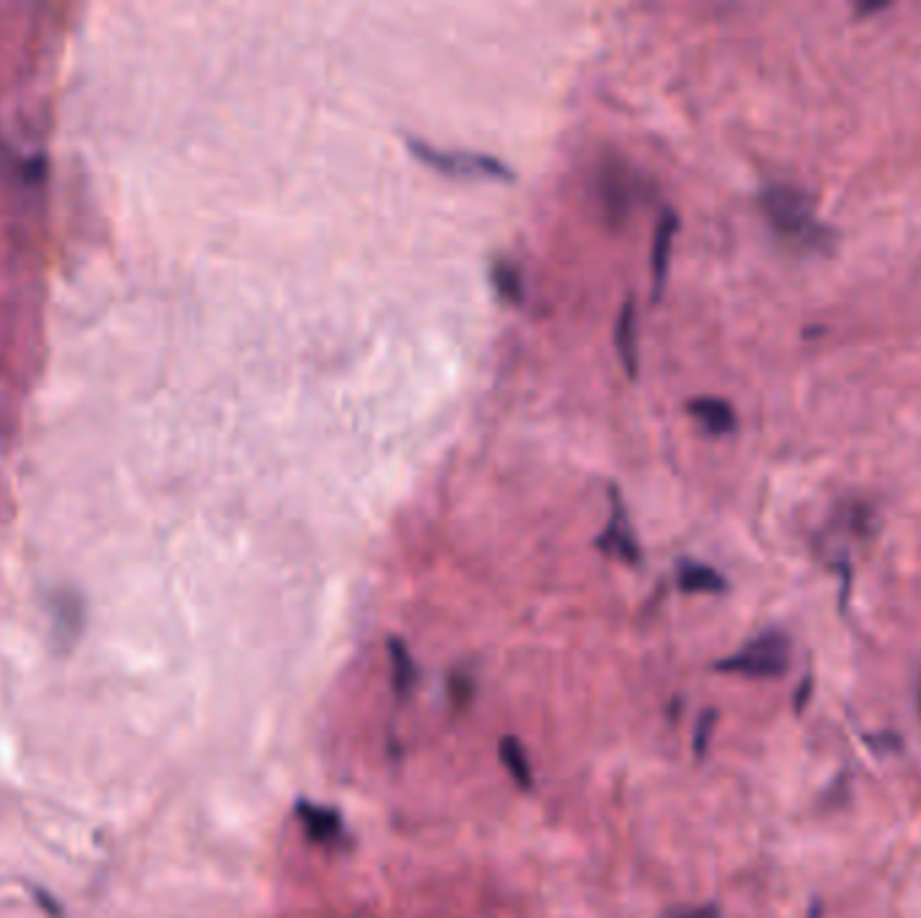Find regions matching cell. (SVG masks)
Here are the masks:
<instances>
[{
  "instance_id": "6da1fadb",
  "label": "cell",
  "mask_w": 921,
  "mask_h": 918,
  "mask_svg": "<svg viewBox=\"0 0 921 918\" xmlns=\"http://www.w3.org/2000/svg\"><path fill=\"white\" fill-rule=\"evenodd\" d=\"M758 205L768 227L792 249L811 254H825L833 249V229L816 216V203L805 189L792 183H768L760 192Z\"/></svg>"
},
{
  "instance_id": "7a4b0ae2",
  "label": "cell",
  "mask_w": 921,
  "mask_h": 918,
  "mask_svg": "<svg viewBox=\"0 0 921 918\" xmlns=\"http://www.w3.org/2000/svg\"><path fill=\"white\" fill-rule=\"evenodd\" d=\"M408 146L417 162L437 170L439 176L456 178V181H512L514 173L505 159L483 152H450L437 148L417 137H408Z\"/></svg>"
},
{
  "instance_id": "3957f363",
  "label": "cell",
  "mask_w": 921,
  "mask_h": 918,
  "mask_svg": "<svg viewBox=\"0 0 921 918\" xmlns=\"http://www.w3.org/2000/svg\"><path fill=\"white\" fill-rule=\"evenodd\" d=\"M644 178L620 157H606L596 170V200L611 224L626 221L644 200Z\"/></svg>"
},
{
  "instance_id": "277c9868",
  "label": "cell",
  "mask_w": 921,
  "mask_h": 918,
  "mask_svg": "<svg viewBox=\"0 0 921 918\" xmlns=\"http://www.w3.org/2000/svg\"><path fill=\"white\" fill-rule=\"evenodd\" d=\"M714 668L725 671V674L774 679V676H781L789 668V639L779 630H765V633L743 644L734 655L719 660Z\"/></svg>"
},
{
  "instance_id": "5b68a950",
  "label": "cell",
  "mask_w": 921,
  "mask_h": 918,
  "mask_svg": "<svg viewBox=\"0 0 921 918\" xmlns=\"http://www.w3.org/2000/svg\"><path fill=\"white\" fill-rule=\"evenodd\" d=\"M609 520H606V528L598 533L596 547L604 555H611V558H620L622 564H642V549H639L637 533H633L631 520H628L626 502H622L620 491L615 485L609 487Z\"/></svg>"
},
{
  "instance_id": "8992f818",
  "label": "cell",
  "mask_w": 921,
  "mask_h": 918,
  "mask_svg": "<svg viewBox=\"0 0 921 918\" xmlns=\"http://www.w3.org/2000/svg\"><path fill=\"white\" fill-rule=\"evenodd\" d=\"M679 216L671 208H663L661 219H657L655 238H652V300H661L663 286H666L668 275V259H671L674 238H677Z\"/></svg>"
},
{
  "instance_id": "52a82bcc",
  "label": "cell",
  "mask_w": 921,
  "mask_h": 918,
  "mask_svg": "<svg viewBox=\"0 0 921 918\" xmlns=\"http://www.w3.org/2000/svg\"><path fill=\"white\" fill-rule=\"evenodd\" d=\"M688 412L712 437H725V434H734L738 428L734 404L719 399V396H698L688 404Z\"/></svg>"
},
{
  "instance_id": "ba28073f",
  "label": "cell",
  "mask_w": 921,
  "mask_h": 918,
  "mask_svg": "<svg viewBox=\"0 0 921 918\" xmlns=\"http://www.w3.org/2000/svg\"><path fill=\"white\" fill-rule=\"evenodd\" d=\"M615 348L617 355H620L622 366H626L628 377L637 381L639 375V315H637V302L626 300L620 315H617L615 324Z\"/></svg>"
},
{
  "instance_id": "9c48e42d",
  "label": "cell",
  "mask_w": 921,
  "mask_h": 918,
  "mask_svg": "<svg viewBox=\"0 0 921 918\" xmlns=\"http://www.w3.org/2000/svg\"><path fill=\"white\" fill-rule=\"evenodd\" d=\"M296 819H300L302 830L313 843H335L342 835L340 813L326 806L300 800L296 802Z\"/></svg>"
},
{
  "instance_id": "30bf717a",
  "label": "cell",
  "mask_w": 921,
  "mask_h": 918,
  "mask_svg": "<svg viewBox=\"0 0 921 918\" xmlns=\"http://www.w3.org/2000/svg\"><path fill=\"white\" fill-rule=\"evenodd\" d=\"M677 584L684 593H723L728 590V582L717 569L698 560H679Z\"/></svg>"
},
{
  "instance_id": "8fae6325",
  "label": "cell",
  "mask_w": 921,
  "mask_h": 918,
  "mask_svg": "<svg viewBox=\"0 0 921 918\" xmlns=\"http://www.w3.org/2000/svg\"><path fill=\"white\" fill-rule=\"evenodd\" d=\"M490 286L499 294L501 302H509V305H523L525 300V286H523V273L514 267L509 259H496L490 264Z\"/></svg>"
},
{
  "instance_id": "7c38bea8",
  "label": "cell",
  "mask_w": 921,
  "mask_h": 918,
  "mask_svg": "<svg viewBox=\"0 0 921 918\" xmlns=\"http://www.w3.org/2000/svg\"><path fill=\"white\" fill-rule=\"evenodd\" d=\"M388 657H391L393 690H397L399 696H410V690H413L417 679V668L408 644H404L402 639H388Z\"/></svg>"
},
{
  "instance_id": "4fadbf2b",
  "label": "cell",
  "mask_w": 921,
  "mask_h": 918,
  "mask_svg": "<svg viewBox=\"0 0 921 918\" xmlns=\"http://www.w3.org/2000/svg\"><path fill=\"white\" fill-rule=\"evenodd\" d=\"M499 754H501V762H505V768L509 771V776L514 778V784H518L520 789L534 787V773H531L529 754H525L523 744H520L518 738H512V736L501 738Z\"/></svg>"
},
{
  "instance_id": "5bb4252c",
  "label": "cell",
  "mask_w": 921,
  "mask_h": 918,
  "mask_svg": "<svg viewBox=\"0 0 921 918\" xmlns=\"http://www.w3.org/2000/svg\"><path fill=\"white\" fill-rule=\"evenodd\" d=\"M54 625L57 636H76L78 628H82V601L76 595L60 593L54 601Z\"/></svg>"
},
{
  "instance_id": "9a60e30c",
  "label": "cell",
  "mask_w": 921,
  "mask_h": 918,
  "mask_svg": "<svg viewBox=\"0 0 921 918\" xmlns=\"http://www.w3.org/2000/svg\"><path fill=\"white\" fill-rule=\"evenodd\" d=\"M714 720H717V714H714V711H706V714L701 716V722H698V727H695V754H703V751H706L708 736H712V730H714Z\"/></svg>"
},
{
  "instance_id": "2e32d148",
  "label": "cell",
  "mask_w": 921,
  "mask_h": 918,
  "mask_svg": "<svg viewBox=\"0 0 921 918\" xmlns=\"http://www.w3.org/2000/svg\"><path fill=\"white\" fill-rule=\"evenodd\" d=\"M668 918H719V910L714 905H703V908H688V910H674Z\"/></svg>"
},
{
  "instance_id": "e0dca14e",
  "label": "cell",
  "mask_w": 921,
  "mask_h": 918,
  "mask_svg": "<svg viewBox=\"0 0 921 918\" xmlns=\"http://www.w3.org/2000/svg\"><path fill=\"white\" fill-rule=\"evenodd\" d=\"M450 687H453V700H463L466 703L469 698H472V681H469V676H453L450 679Z\"/></svg>"
},
{
  "instance_id": "ac0fdd59",
  "label": "cell",
  "mask_w": 921,
  "mask_h": 918,
  "mask_svg": "<svg viewBox=\"0 0 921 918\" xmlns=\"http://www.w3.org/2000/svg\"><path fill=\"white\" fill-rule=\"evenodd\" d=\"M811 918H820V905H816V908L811 910Z\"/></svg>"
},
{
  "instance_id": "d6986e66",
  "label": "cell",
  "mask_w": 921,
  "mask_h": 918,
  "mask_svg": "<svg viewBox=\"0 0 921 918\" xmlns=\"http://www.w3.org/2000/svg\"><path fill=\"white\" fill-rule=\"evenodd\" d=\"M919 705H921V692H919Z\"/></svg>"
}]
</instances>
